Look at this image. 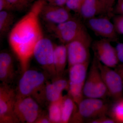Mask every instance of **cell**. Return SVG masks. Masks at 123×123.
I'll use <instances>...</instances> for the list:
<instances>
[{
  "label": "cell",
  "instance_id": "cell-2",
  "mask_svg": "<svg viewBox=\"0 0 123 123\" xmlns=\"http://www.w3.org/2000/svg\"><path fill=\"white\" fill-rule=\"evenodd\" d=\"M47 81L43 73L28 69L23 73L19 80L16 91L17 97H31L38 103L43 101Z\"/></svg>",
  "mask_w": 123,
  "mask_h": 123
},
{
  "label": "cell",
  "instance_id": "cell-22",
  "mask_svg": "<svg viewBox=\"0 0 123 123\" xmlns=\"http://www.w3.org/2000/svg\"><path fill=\"white\" fill-rule=\"evenodd\" d=\"M62 98H63L59 101L50 103L49 104L48 115L51 123H61Z\"/></svg>",
  "mask_w": 123,
  "mask_h": 123
},
{
  "label": "cell",
  "instance_id": "cell-31",
  "mask_svg": "<svg viewBox=\"0 0 123 123\" xmlns=\"http://www.w3.org/2000/svg\"><path fill=\"white\" fill-rule=\"evenodd\" d=\"M48 115L41 113L40 116L36 121L35 123H50Z\"/></svg>",
  "mask_w": 123,
  "mask_h": 123
},
{
  "label": "cell",
  "instance_id": "cell-9",
  "mask_svg": "<svg viewBox=\"0 0 123 123\" xmlns=\"http://www.w3.org/2000/svg\"><path fill=\"white\" fill-rule=\"evenodd\" d=\"M14 113L19 123H33L42 111L38 103L33 97H17Z\"/></svg>",
  "mask_w": 123,
  "mask_h": 123
},
{
  "label": "cell",
  "instance_id": "cell-24",
  "mask_svg": "<svg viewBox=\"0 0 123 123\" xmlns=\"http://www.w3.org/2000/svg\"><path fill=\"white\" fill-rule=\"evenodd\" d=\"M51 82L59 90L62 92L64 91L68 90V80L64 78L62 76L55 77L53 78Z\"/></svg>",
  "mask_w": 123,
  "mask_h": 123
},
{
  "label": "cell",
  "instance_id": "cell-12",
  "mask_svg": "<svg viewBox=\"0 0 123 123\" xmlns=\"http://www.w3.org/2000/svg\"><path fill=\"white\" fill-rule=\"evenodd\" d=\"M86 21L87 26L96 35L111 42L117 41V32L114 24L108 18L95 17Z\"/></svg>",
  "mask_w": 123,
  "mask_h": 123
},
{
  "label": "cell",
  "instance_id": "cell-32",
  "mask_svg": "<svg viewBox=\"0 0 123 123\" xmlns=\"http://www.w3.org/2000/svg\"><path fill=\"white\" fill-rule=\"evenodd\" d=\"M115 12L118 14L123 15V0H118Z\"/></svg>",
  "mask_w": 123,
  "mask_h": 123
},
{
  "label": "cell",
  "instance_id": "cell-25",
  "mask_svg": "<svg viewBox=\"0 0 123 123\" xmlns=\"http://www.w3.org/2000/svg\"><path fill=\"white\" fill-rule=\"evenodd\" d=\"M84 0H67L65 6L70 11L79 13Z\"/></svg>",
  "mask_w": 123,
  "mask_h": 123
},
{
  "label": "cell",
  "instance_id": "cell-28",
  "mask_svg": "<svg viewBox=\"0 0 123 123\" xmlns=\"http://www.w3.org/2000/svg\"><path fill=\"white\" fill-rule=\"evenodd\" d=\"M107 115L104 116L94 119L89 122L90 123H116L114 119Z\"/></svg>",
  "mask_w": 123,
  "mask_h": 123
},
{
  "label": "cell",
  "instance_id": "cell-17",
  "mask_svg": "<svg viewBox=\"0 0 123 123\" xmlns=\"http://www.w3.org/2000/svg\"><path fill=\"white\" fill-rule=\"evenodd\" d=\"M79 13L86 20L101 14H105L100 0H84Z\"/></svg>",
  "mask_w": 123,
  "mask_h": 123
},
{
  "label": "cell",
  "instance_id": "cell-10",
  "mask_svg": "<svg viewBox=\"0 0 123 123\" xmlns=\"http://www.w3.org/2000/svg\"><path fill=\"white\" fill-rule=\"evenodd\" d=\"M98 65L109 97L114 101L123 98V81L121 74L116 69L104 65L98 60Z\"/></svg>",
  "mask_w": 123,
  "mask_h": 123
},
{
  "label": "cell",
  "instance_id": "cell-19",
  "mask_svg": "<svg viewBox=\"0 0 123 123\" xmlns=\"http://www.w3.org/2000/svg\"><path fill=\"white\" fill-rule=\"evenodd\" d=\"M12 11L7 9L0 11V36L1 38L11 30L15 16Z\"/></svg>",
  "mask_w": 123,
  "mask_h": 123
},
{
  "label": "cell",
  "instance_id": "cell-27",
  "mask_svg": "<svg viewBox=\"0 0 123 123\" xmlns=\"http://www.w3.org/2000/svg\"><path fill=\"white\" fill-rule=\"evenodd\" d=\"M115 0H100L104 8L105 14L111 15L112 12V6Z\"/></svg>",
  "mask_w": 123,
  "mask_h": 123
},
{
  "label": "cell",
  "instance_id": "cell-5",
  "mask_svg": "<svg viewBox=\"0 0 123 123\" xmlns=\"http://www.w3.org/2000/svg\"><path fill=\"white\" fill-rule=\"evenodd\" d=\"M89 62L77 64L69 69V88L68 95L78 105L85 98L83 90L88 74Z\"/></svg>",
  "mask_w": 123,
  "mask_h": 123
},
{
  "label": "cell",
  "instance_id": "cell-8",
  "mask_svg": "<svg viewBox=\"0 0 123 123\" xmlns=\"http://www.w3.org/2000/svg\"><path fill=\"white\" fill-rule=\"evenodd\" d=\"M55 46L50 40L43 37L36 45L33 54L38 63L53 78L56 77L53 61Z\"/></svg>",
  "mask_w": 123,
  "mask_h": 123
},
{
  "label": "cell",
  "instance_id": "cell-15",
  "mask_svg": "<svg viewBox=\"0 0 123 123\" xmlns=\"http://www.w3.org/2000/svg\"><path fill=\"white\" fill-rule=\"evenodd\" d=\"M100 75L98 59L94 55L84 86L83 93L85 98H94L95 90Z\"/></svg>",
  "mask_w": 123,
  "mask_h": 123
},
{
  "label": "cell",
  "instance_id": "cell-11",
  "mask_svg": "<svg viewBox=\"0 0 123 123\" xmlns=\"http://www.w3.org/2000/svg\"><path fill=\"white\" fill-rule=\"evenodd\" d=\"M111 42L103 38L95 40L92 43L91 47L94 55L102 64L113 68H117L119 61L115 48Z\"/></svg>",
  "mask_w": 123,
  "mask_h": 123
},
{
  "label": "cell",
  "instance_id": "cell-23",
  "mask_svg": "<svg viewBox=\"0 0 123 123\" xmlns=\"http://www.w3.org/2000/svg\"><path fill=\"white\" fill-rule=\"evenodd\" d=\"M32 0H6V9L11 11H21L28 8Z\"/></svg>",
  "mask_w": 123,
  "mask_h": 123
},
{
  "label": "cell",
  "instance_id": "cell-29",
  "mask_svg": "<svg viewBox=\"0 0 123 123\" xmlns=\"http://www.w3.org/2000/svg\"><path fill=\"white\" fill-rule=\"evenodd\" d=\"M117 57L119 62H120L123 65V43H119L115 47Z\"/></svg>",
  "mask_w": 123,
  "mask_h": 123
},
{
  "label": "cell",
  "instance_id": "cell-18",
  "mask_svg": "<svg viewBox=\"0 0 123 123\" xmlns=\"http://www.w3.org/2000/svg\"><path fill=\"white\" fill-rule=\"evenodd\" d=\"M61 123H70L77 109V105L68 95H65L62 98L61 105Z\"/></svg>",
  "mask_w": 123,
  "mask_h": 123
},
{
  "label": "cell",
  "instance_id": "cell-20",
  "mask_svg": "<svg viewBox=\"0 0 123 123\" xmlns=\"http://www.w3.org/2000/svg\"><path fill=\"white\" fill-rule=\"evenodd\" d=\"M62 93L52 82L47 81L44 89V99H45L50 103L59 101L63 97Z\"/></svg>",
  "mask_w": 123,
  "mask_h": 123
},
{
  "label": "cell",
  "instance_id": "cell-34",
  "mask_svg": "<svg viewBox=\"0 0 123 123\" xmlns=\"http://www.w3.org/2000/svg\"><path fill=\"white\" fill-rule=\"evenodd\" d=\"M119 73L123 75V65H121L116 69Z\"/></svg>",
  "mask_w": 123,
  "mask_h": 123
},
{
  "label": "cell",
  "instance_id": "cell-1",
  "mask_svg": "<svg viewBox=\"0 0 123 123\" xmlns=\"http://www.w3.org/2000/svg\"><path fill=\"white\" fill-rule=\"evenodd\" d=\"M46 3L45 0L35 1L9 32V44L19 61L23 73L29 69L36 45L43 37L40 18Z\"/></svg>",
  "mask_w": 123,
  "mask_h": 123
},
{
  "label": "cell",
  "instance_id": "cell-3",
  "mask_svg": "<svg viewBox=\"0 0 123 123\" xmlns=\"http://www.w3.org/2000/svg\"><path fill=\"white\" fill-rule=\"evenodd\" d=\"M110 105L106 99L84 98L77 105V109L70 123H89L104 116L108 115Z\"/></svg>",
  "mask_w": 123,
  "mask_h": 123
},
{
  "label": "cell",
  "instance_id": "cell-16",
  "mask_svg": "<svg viewBox=\"0 0 123 123\" xmlns=\"http://www.w3.org/2000/svg\"><path fill=\"white\" fill-rule=\"evenodd\" d=\"M53 61L56 77L62 76L67 64H68L66 44L55 45Z\"/></svg>",
  "mask_w": 123,
  "mask_h": 123
},
{
  "label": "cell",
  "instance_id": "cell-6",
  "mask_svg": "<svg viewBox=\"0 0 123 123\" xmlns=\"http://www.w3.org/2000/svg\"><path fill=\"white\" fill-rule=\"evenodd\" d=\"M62 44H66L87 31L80 20L73 17L64 22L56 25H47Z\"/></svg>",
  "mask_w": 123,
  "mask_h": 123
},
{
  "label": "cell",
  "instance_id": "cell-26",
  "mask_svg": "<svg viewBox=\"0 0 123 123\" xmlns=\"http://www.w3.org/2000/svg\"><path fill=\"white\" fill-rule=\"evenodd\" d=\"M113 23L117 33L123 35V15L118 14L114 17Z\"/></svg>",
  "mask_w": 123,
  "mask_h": 123
},
{
  "label": "cell",
  "instance_id": "cell-14",
  "mask_svg": "<svg viewBox=\"0 0 123 123\" xmlns=\"http://www.w3.org/2000/svg\"><path fill=\"white\" fill-rule=\"evenodd\" d=\"M15 71L13 59L9 53H0V80L2 83L9 84L13 80Z\"/></svg>",
  "mask_w": 123,
  "mask_h": 123
},
{
  "label": "cell",
  "instance_id": "cell-7",
  "mask_svg": "<svg viewBox=\"0 0 123 123\" xmlns=\"http://www.w3.org/2000/svg\"><path fill=\"white\" fill-rule=\"evenodd\" d=\"M17 99L16 91L9 84L0 86V123H20L14 113Z\"/></svg>",
  "mask_w": 123,
  "mask_h": 123
},
{
  "label": "cell",
  "instance_id": "cell-21",
  "mask_svg": "<svg viewBox=\"0 0 123 123\" xmlns=\"http://www.w3.org/2000/svg\"><path fill=\"white\" fill-rule=\"evenodd\" d=\"M108 116L117 123H123V98L114 101V103L110 105Z\"/></svg>",
  "mask_w": 123,
  "mask_h": 123
},
{
  "label": "cell",
  "instance_id": "cell-13",
  "mask_svg": "<svg viewBox=\"0 0 123 123\" xmlns=\"http://www.w3.org/2000/svg\"><path fill=\"white\" fill-rule=\"evenodd\" d=\"M70 11L66 7L52 5L47 2L42 9L40 18L47 25H56L73 18Z\"/></svg>",
  "mask_w": 123,
  "mask_h": 123
},
{
  "label": "cell",
  "instance_id": "cell-35",
  "mask_svg": "<svg viewBox=\"0 0 123 123\" xmlns=\"http://www.w3.org/2000/svg\"><path fill=\"white\" fill-rule=\"evenodd\" d=\"M121 76H122V78H123V75H122V74H121Z\"/></svg>",
  "mask_w": 123,
  "mask_h": 123
},
{
  "label": "cell",
  "instance_id": "cell-4",
  "mask_svg": "<svg viewBox=\"0 0 123 123\" xmlns=\"http://www.w3.org/2000/svg\"><path fill=\"white\" fill-rule=\"evenodd\" d=\"M92 38L88 31L66 44L68 68L77 64L89 62Z\"/></svg>",
  "mask_w": 123,
  "mask_h": 123
},
{
  "label": "cell",
  "instance_id": "cell-33",
  "mask_svg": "<svg viewBox=\"0 0 123 123\" xmlns=\"http://www.w3.org/2000/svg\"><path fill=\"white\" fill-rule=\"evenodd\" d=\"M6 8V0H0V11L5 9Z\"/></svg>",
  "mask_w": 123,
  "mask_h": 123
},
{
  "label": "cell",
  "instance_id": "cell-30",
  "mask_svg": "<svg viewBox=\"0 0 123 123\" xmlns=\"http://www.w3.org/2000/svg\"><path fill=\"white\" fill-rule=\"evenodd\" d=\"M48 4L56 6L63 7L65 6L67 0H45Z\"/></svg>",
  "mask_w": 123,
  "mask_h": 123
}]
</instances>
